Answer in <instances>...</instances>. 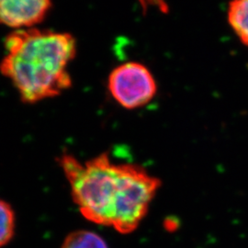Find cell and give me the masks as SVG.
Segmentation results:
<instances>
[{"mask_svg": "<svg viewBox=\"0 0 248 248\" xmlns=\"http://www.w3.org/2000/svg\"><path fill=\"white\" fill-rule=\"evenodd\" d=\"M58 164L81 214L123 234L139 226L161 186L159 179L145 169L133 164H116L108 154L85 163L62 154Z\"/></svg>", "mask_w": 248, "mask_h": 248, "instance_id": "6da1fadb", "label": "cell"}, {"mask_svg": "<svg viewBox=\"0 0 248 248\" xmlns=\"http://www.w3.org/2000/svg\"><path fill=\"white\" fill-rule=\"evenodd\" d=\"M0 73L11 81L25 104H34L70 89L67 66L77 43L70 33L36 28L18 30L5 38Z\"/></svg>", "mask_w": 248, "mask_h": 248, "instance_id": "7a4b0ae2", "label": "cell"}, {"mask_svg": "<svg viewBox=\"0 0 248 248\" xmlns=\"http://www.w3.org/2000/svg\"><path fill=\"white\" fill-rule=\"evenodd\" d=\"M108 88L112 98L127 109L144 106L157 91L155 80L149 69L142 63H123L110 73Z\"/></svg>", "mask_w": 248, "mask_h": 248, "instance_id": "3957f363", "label": "cell"}, {"mask_svg": "<svg viewBox=\"0 0 248 248\" xmlns=\"http://www.w3.org/2000/svg\"><path fill=\"white\" fill-rule=\"evenodd\" d=\"M52 7L49 0H0V25L16 31L34 28Z\"/></svg>", "mask_w": 248, "mask_h": 248, "instance_id": "277c9868", "label": "cell"}, {"mask_svg": "<svg viewBox=\"0 0 248 248\" xmlns=\"http://www.w3.org/2000/svg\"><path fill=\"white\" fill-rule=\"evenodd\" d=\"M227 18L231 28L242 44L248 47V0H236L229 4Z\"/></svg>", "mask_w": 248, "mask_h": 248, "instance_id": "5b68a950", "label": "cell"}, {"mask_svg": "<svg viewBox=\"0 0 248 248\" xmlns=\"http://www.w3.org/2000/svg\"><path fill=\"white\" fill-rule=\"evenodd\" d=\"M62 248H108L105 240L90 231H75L68 234Z\"/></svg>", "mask_w": 248, "mask_h": 248, "instance_id": "8992f818", "label": "cell"}, {"mask_svg": "<svg viewBox=\"0 0 248 248\" xmlns=\"http://www.w3.org/2000/svg\"><path fill=\"white\" fill-rule=\"evenodd\" d=\"M15 213L10 204L0 200V248L8 245L15 232Z\"/></svg>", "mask_w": 248, "mask_h": 248, "instance_id": "52a82bcc", "label": "cell"}]
</instances>
